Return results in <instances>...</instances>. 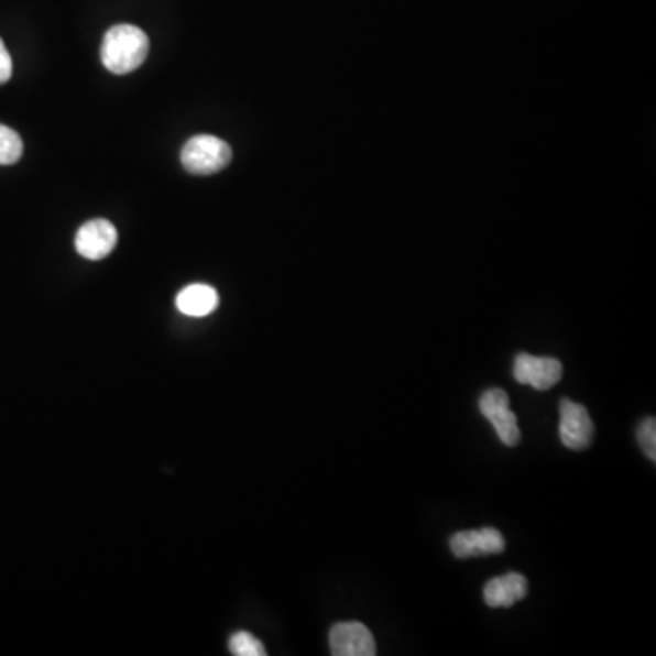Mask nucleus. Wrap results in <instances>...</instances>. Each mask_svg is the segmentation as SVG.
I'll list each match as a JSON object with an SVG mask.
<instances>
[{"label": "nucleus", "instance_id": "f8f14e48", "mask_svg": "<svg viewBox=\"0 0 656 656\" xmlns=\"http://www.w3.org/2000/svg\"><path fill=\"white\" fill-rule=\"evenodd\" d=\"M230 653L236 656H265V646L261 644L254 635H250L247 631H239L232 635L228 642Z\"/></svg>", "mask_w": 656, "mask_h": 656}, {"label": "nucleus", "instance_id": "9b49d317", "mask_svg": "<svg viewBox=\"0 0 656 656\" xmlns=\"http://www.w3.org/2000/svg\"><path fill=\"white\" fill-rule=\"evenodd\" d=\"M22 139L15 130L0 124V164L10 166L22 157Z\"/></svg>", "mask_w": 656, "mask_h": 656}, {"label": "nucleus", "instance_id": "1a4fd4ad", "mask_svg": "<svg viewBox=\"0 0 656 656\" xmlns=\"http://www.w3.org/2000/svg\"><path fill=\"white\" fill-rule=\"evenodd\" d=\"M527 580L520 572H507L503 577L492 578L483 588V600L489 608H513L514 603L525 599Z\"/></svg>", "mask_w": 656, "mask_h": 656}, {"label": "nucleus", "instance_id": "9d476101", "mask_svg": "<svg viewBox=\"0 0 656 656\" xmlns=\"http://www.w3.org/2000/svg\"><path fill=\"white\" fill-rule=\"evenodd\" d=\"M219 305V296L216 288L210 285H188L175 297V307L181 314L190 318H205L212 314Z\"/></svg>", "mask_w": 656, "mask_h": 656}, {"label": "nucleus", "instance_id": "20e7f679", "mask_svg": "<svg viewBox=\"0 0 656 656\" xmlns=\"http://www.w3.org/2000/svg\"><path fill=\"white\" fill-rule=\"evenodd\" d=\"M594 425L588 408L571 400L560 402V439L567 449H588L593 441Z\"/></svg>", "mask_w": 656, "mask_h": 656}, {"label": "nucleus", "instance_id": "f03ea898", "mask_svg": "<svg viewBox=\"0 0 656 656\" xmlns=\"http://www.w3.org/2000/svg\"><path fill=\"white\" fill-rule=\"evenodd\" d=\"M181 161L190 174H218L232 161V149L216 135H196L183 146Z\"/></svg>", "mask_w": 656, "mask_h": 656}, {"label": "nucleus", "instance_id": "4468645a", "mask_svg": "<svg viewBox=\"0 0 656 656\" xmlns=\"http://www.w3.org/2000/svg\"><path fill=\"white\" fill-rule=\"evenodd\" d=\"M11 72H13V63H11V55L6 50V44L0 39V85H4L11 79Z\"/></svg>", "mask_w": 656, "mask_h": 656}, {"label": "nucleus", "instance_id": "ddd939ff", "mask_svg": "<svg viewBox=\"0 0 656 656\" xmlns=\"http://www.w3.org/2000/svg\"><path fill=\"white\" fill-rule=\"evenodd\" d=\"M638 444H641L642 450H644V455L649 458V460H656V419L655 418H646L642 422L641 427H638Z\"/></svg>", "mask_w": 656, "mask_h": 656}, {"label": "nucleus", "instance_id": "6e6552de", "mask_svg": "<svg viewBox=\"0 0 656 656\" xmlns=\"http://www.w3.org/2000/svg\"><path fill=\"white\" fill-rule=\"evenodd\" d=\"M450 550L456 558L500 555L505 550V538L494 527L461 531L450 538Z\"/></svg>", "mask_w": 656, "mask_h": 656}, {"label": "nucleus", "instance_id": "0eeeda50", "mask_svg": "<svg viewBox=\"0 0 656 656\" xmlns=\"http://www.w3.org/2000/svg\"><path fill=\"white\" fill-rule=\"evenodd\" d=\"M117 230L107 219H91L77 230L75 249L83 258L91 261L105 260L116 249Z\"/></svg>", "mask_w": 656, "mask_h": 656}, {"label": "nucleus", "instance_id": "7ed1b4c3", "mask_svg": "<svg viewBox=\"0 0 656 656\" xmlns=\"http://www.w3.org/2000/svg\"><path fill=\"white\" fill-rule=\"evenodd\" d=\"M480 413L494 425L498 438L507 447L520 444V427L516 414L509 407L507 392L503 389H489L480 397Z\"/></svg>", "mask_w": 656, "mask_h": 656}, {"label": "nucleus", "instance_id": "f257e3e1", "mask_svg": "<svg viewBox=\"0 0 656 656\" xmlns=\"http://www.w3.org/2000/svg\"><path fill=\"white\" fill-rule=\"evenodd\" d=\"M150 41L141 28L119 24L108 30L102 39L101 58L111 74L127 75L146 61Z\"/></svg>", "mask_w": 656, "mask_h": 656}, {"label": "nucleus", "instance_id": "39448f33", "mask_svg": "<svg viewBox=\"0 0 656 656\" xmlns=\"http://www.w3.org/2000/svg\"><path fill=\"white\" fill-rule=\"evenodd\" d=\"M328 644L334 656L376 655V641L371 630L361 622H341L334 625Z\"/></svg>", "mask_w": 656, "mask_h": 656}, {"label": "nucleus", "instance_id": "423d86ee", "mask_svg": "<svg viewBox=\"0 0 656 656\" xmlns=\"http://www.w3.org/2000/svg\"><path fill=\"white\" fill-rule=\"evenodd\" d=\"M514 380L536 391H549L564 376V367L555 358L518 354L514 360Z\"/></svg>", "mask_w": 656, "mask_h": 656}]
</instances>
